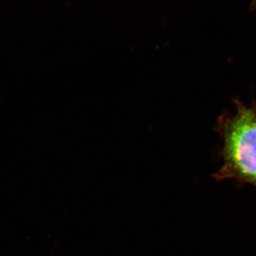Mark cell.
<instances>
[{
  "instance_id": "1",
  "label": "cell",
  "mask_w": 256,
  "mask_h": 256,
  "mask_svg": "<svg viewBox=\"0 0 256 256\" xmlns=\"http://www.w3.org/2000/svg\"><path fill=\"white\" fill-rule=\"evenodd\" d=\"M223 139L224 164L214 174L217 180L237 178L256 184V112L238 105L234 116L218 120Z\"/></svg>"
}]
</instances>
